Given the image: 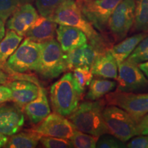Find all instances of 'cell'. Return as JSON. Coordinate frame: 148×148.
Here are the masks:
<instances>
[{"label":"cell","mask_w":148,"mask_h":148,"mask_svg":"<svg viewBox=\"0 0 148 148\" xmlns=\"http://www.w3.org/2000/svg\"><path fill=\"white\" fill-rule=\"evenodd\" d=\"M104 104L103 101H86L78 104L69 119L77 130L100 136L109 134L103 117Z\"/></svg>","instance_id":"obj_1"},{"label":"cell","mask_w":148,"mask_h":148,"mask_svg":"<svg viewBox=\"0 0 148 148\" xmlns=\"http://www.w3.org/2000/svg\"><path fill=\"white\" fill-rule=\"evenodd\" d=\"M49 19L59 25H69L80 29L90 41L103 38L85 17L76 0H64Z\"/></svg>","instance_id":"obj_2"},{"label":"cell","mask_w":148,"mask_h":148,"mask_svg":"<svg viewBox=\"0 0 148 148\" xmlns=\"http://www.w3.org/2000/svg\"><path fill=\"white\" fill-rule=\"evenodd\" d=\"M80 97L74 86L71 72L64 74L50 88L51 107L54 112L60 115H70L78 106Z\"/></svg>","instance_id":"obj_3"},{"label":"cell","mask_w":148,"mask_h":148,"mask_svg":"<svg viewBox=\"0 0 148 148\" xmlns=\"http://www.w3.org/2000/svg\"><path fill=\"white\" fill-rule=\"evenodd\" d=\"M103 117L109 134L125 142L139 135L138 123L124 110L110 105L103 110Z\"/></svg>","instance_id":"obj_4"},{"label":"cell","mask_w":148,"mask_h":148,"mask_svg":"<svg viewBox=\"0 0 148 148\" xmlns=\"http://www.w3.org/2000/svg\"><path fill=\"white\" fill-rule=\"evenodd\" d=\"M67 70L65 53L58 40H49L41 43L40 63L37 73L42 78L51 79L58 77Z\"/></svg>","instance_id":"obj_5"},{"label":"cell","mask_w":148,"mask_h":148,"mask_svg":"<svg viewBox=\"0 0 148 148\" xmlns=\"http://www.w3.org/2000/svg\"><path fill=\"white\" fill-rule=\"evenodd\" d=\"M41 43L25 38L6 61L7 66L12 71L23 73L37 71L40 63Z\"/></svg>","instance_id":"obj_6"},{"label":"cell","mask_w":148,"mask_h":148,"mask_svg":"<svg viewBox=\"0 0 148 148\" xmlns=\"http://www.w3.org/2000/svg\"><path fill=\"white\" fill-rule=\"evenodd\" d=\"M106 99L110 105H114L124 110L137 123L148 113V92L116 90L107 94Z\"/></svg>","instance_id":"obj_7"},{"label":"cell","mask_w":148,"mask_h":148,"mask_svg":"<svg viewBox=\"0 0 148 148\" xmlns=\"http://www.w3.org/2000/svg\"><path fill=\"white\" fill-rule=\"evenodd\" d=\"M116 91L140 92L148 90V79L138 64L125 59L118 64Z\"/></svg>","instance_id":"obj_8"},{"label":"cell","mask_w":148,"mask_h":148,"mask_svg":"<svg viewBox=\"0 0 148 148\" xmlns=\"http://www.w3.org/2000/svg\"><path fill=\"white\" fill-rule=\"evenodd\" d=\"M121 0H76L79 8L93 27L103 32L108 28V21L116 5Z\"/></svg>","instance_id":"obj_9"},{"label":"cell","mask_w":148,"mask_h":148,"mask_svg":"<svg viewBox=\"0 0 148 148\" xmlns=\"http://www.w3.org/2000/svg\"><path fill=\"white\" fill-rule=\"evenodd\" d=\"M135 0H121L111 14L108 28L116 41L125 38L134 20Z\"/></svg>","instance_id":"obj_10"},{"label":"cell","mask_w":148,"mask_h":148,"mask_svg":"<svg viewBox=\"0 0 148 148\" xmlns=\"http://www.w3.org/2000/svg\"><path fill=\"white\" fill-rule=\"evenodd\" d=\"M106 50L108 49L105 47L104 41H90L89 44L86 42L65 52L66 68L69 70L81 66L90 68L98 56Z\"/></svg>","instance_id":"obj_11"},{"label":"cell","mask_w":148,"mask_h":148,"mask_svg":"<svg viewBox=\"0 0 148 148\" xmlns=\"http://www.w3.org/2000/svg\"><path fill=\"white\" fill-rule=\"evenodd\" d=\"M33 130L41 136L71 139L76 129L69 119L54 112L49 114Z\"/></svg>","instance_id":"obj_12"},{"label":"cell","mask_w":148,"mask_h":148,"mask_svg":"<svg viewBox=\"0 0 148 148\" xmlns=\"http://www.w3.org/2000/svg\"><path fill=\"white\" fill-rule=\"evenodd\" d=\"M38 16L36 8L31 3H25L20 5L9 17L6 26L8 29L24 36Z\"/></svg>","instance_id":"obj_13"},{"label":"cell","mask_w":148,"mask_h":148,"mask_svg":"<svg viewBox=\"0 0 148 148\" xmlns=\"http://www.w3.org/2000/svg\"><path fill=\"white\" fill-rule=\"evenodd\" d=\"M25 117L20 107L16 104H0V132L12 136L21 130Z\"/></svg>","instance_id":"obj_14"},{"label":"cell","mask_w":148,"mask_h":148,"mask_svg":"<svg viewBox=\"0 0 148 148\" xmlns=\"http://www.w3.org/2000/svg\"><path fill=\"white\" fill-rule=\"evenodd\" d=\"M6 86L11 91V100L19 107H23L36 98L40 87L36 83L26 79L14 80Z\"/></svg>","instance_id":"obj_15"},{"label":"cell","mask_w":148,"mask_h":148,"mask_svg":"<svg viewBox=\"0 0 148 148\" xmlns=\"http://www.w3.org/2000/svg\"><path fill=\"white\" fill-rule=\"evenodd\" d=\"M23 110L30 122L33 124L40 123L51 113L47 92L45 88L39 87L36 98L23 106Z\"/></svg>","instance_id":"obj_16"},{"label":"cell","mask_w":148,"mask_h":148,"mask_svg":"<svg viewBox=\"0 0 148 148\" xmlns=\"http://www.w3.org/2000/svg\"><path fill=\"white\" fill-rule=\"evenodd\" d=\"M57 40L64 52L86 43L87 36L80 29L69 25H60L56 29Z\"/></svg>","instance_id":"obj_17"},{"label":"cell","mask_w":148,"mask_h":148,"mask_svg":"<svg viewBox=\"0 0 148 148\" xmlns=\"http://www.w3.org/2000/svg\"><path fill=\"white\" fill-rule=\"evenodd\" d=\"M57 26L58 24L49 18L38 16L25 36L32 41L43 43L54 38Z\"/></svg>","instance_id":"obj_18"},{"label":"cell","mask_w":148,"mask_h":148,"mask_svg":"<svg viewBox=\"0 0 148 148\" xmlns=\"http://www.w3.org/2000/svg\"><path fill=\"white\" fill-rule=\"evenodd\" d=\"M92 75L106 79H116L118 75V64L110 49L101 53L90 66Z\"/></svg>","instance_id":"obj_19"},{"label":"cell","mask_w":148,"mask_h":148,"mask_svg":"<svg viewBox=\"0 0 148 148\" xmlns=\"http://www.w3.org/2000/svg\"><path fill=\"white\" fill-rule=\"evenodd\" d=\"M146 35L147 34L145 32H139L134 34L125 39L123 38L121 42L111 48L110 51L115 58L118 64L128 58L138 44L145 38Z\"/></svg>","instance_id":"obj_20"},{"label":"cell","mask_w":148,"mask_h":148,"mask_svg":"<svg viewBox=\"0 0 148 148\" xmlns=\"http://www.w3.org/2000/svg\"><path fill=\"white\" fill-rule=\"evenodd\" d=\"M41 135L33 130L16 133L8 138L4 147L8 148L36 147L40 141Z\"/></svg>","instance_id":"obj_21"},{"label":"cell","mask_w":148,"mask_h":148,"mask_svg":"<svg viewBox=\"0 0 148 148\" xmlns=\"http://www.w3.org/2000/svg\"><path fill=\"white\" fill-rule=\"evenodd\" d=\"M23 36L8 29L0 41V63H5L20 45Z\"/></svg>","instance_id":"obj_22"},{"label":"cell","mask_w":148,"mask_h":148,"mask_svg":"<svg viewBox=\"0 0 148 148\" xmlns=\"http://www.w3.org/2000/svg\"><path fill=\"white\" fill-rule=\"evenodd\" d=\"M86 99L95 101L112 92L116 86L115 81L105 79H92Z\"/></svg>","instance_id":"obj_23"},{"label":"cell","mask_w":148,"mask_h":148,"mask_svg":"<svg viewBox=\"0 0 148 148\" xmlns=\"http://www.w3.org/2000/svg\"><path fill=\"white\" fill-rule=\"evenodd\" d=\"M136 32H148V0H135L133 26Z\"/></svg>","instance_id":"obj_24"},{"label":"cell","mask_w":148,"mask_h":148,"mask_svg":"<svg viewBox=\"0 0 148 148\" xmlns=\"http://www.w3.org/2000/svg\"><path fill=\"white\" fill-rule=\"evenodd\" d=\"M92 73L90 67L81 66L73 69L72 73L74 86L79 95L84 93L86 88L89 86L92 79Z\"/></svg>","instance_id":"obj_25"},{"label":"cell","mask_w":148,"mask_h":148,"mask_svg":"<svg viewBox=\"0 0 148 148\" xmlns=\"http://www.w3.org/2000/svg\"><path fill=\"white\" fill-rule=\"evenodd\" d=\"M99 137L93 135L75 130L71 141L73 147L75 148H94L96 147L97 140Z\"/></svg>","instance_id":"obj_26"},{"label":"cell","mask_w":148,"mask_h":148,"mask_svg":"<svg viewBox=\"0 0 148 148\" xmlns=\"http://www.w3.org/2000/svg\"><path fill=\"white\" fill-rule=\"evenodd\" d=\"M64 0H35L40 16L49 18Z\"/></svg>","instance_id":"obj_27"},{"label":"cell","mask_w":148,"mask_h":148,"mask_svg":"<svg viewBox=\"0 0 148 148\" xmlns=\"http://www.w3.org/2000/svg\"><path fill=\"white\" fill-rule=\"evenodd\" d=\"M130 60L139 64L148 61V35L140 41L127 58Z\"/></svg>","instance_id":"obj_28"},{"label":"cell","mask_w":148,"mask_h":148,"mask_svg":"<svg viewBox=\"0 0 148 148\" xmlns=\"http://www.w3.org/2000/svg\"><path fill=\"white\" fill-rule=\"evenodd\" d=\"M40 143L46 148H71L73 147L70 139L53 136H42L40 139Z\"/></svg>","instance_id":"obj_29"},{"label":"cell","mask_w":148,"mask_h":148,"mask_svg":"<svg viewBox=\"0 0 148 148\" xmlns=\"http://www.w3.org/2000/svg\"><path fill=\"white\" fill-rule=\"evenodd\" d=\"M96 147L98 148H125L126 145L113 135L105 134L99 136Z\"/></svg>","instance_id":"obj_30"},{"label":"cell","mask_w":148,"mask_h":148,"mask_svg":"<svg viewBox=\"0 0 148 148\" xmlns=\"http://www.w3.org/2000/svg\"><path fill=\"white\" fill-rule=\"evenodd\" d=\"M20 5L16 0H0V19L7 21Z\"/></svg>","instance_id":"obj_31"},{"label":"cell","mask_w":148,"mask_h":148,"mask_svg":"<svg viewBox=\"0 0 148 148\" xmlns=\"http://www.w3.org/2000/svg\"><path fill=\"white\" fill-rule=\"evenodd\" d=\"M130 140L126 147L148 148V135H138L136 137H133Z\"/></svg>","instance_id":"obj_32"},{"label":"cell","mask_w":148,"mask_h":148,"mask_svg":"<svg viewBox=\"0 0 148 148\" xmlns=\"http://www.w3.org/2000/svg\"><path fill=\"white\" fill-rule=\"evenodd\" d=\"M137 126L139 135H148V113L138 122Z\"/></svg>","instance_id":"obj_33"},{"label":"cell","mask_w":148,"mask_h":148,"mask_svg":"<svg viewBox=\"0 0 148 148\" xmlns=\"http://www.w3.org/2000/svg\"><path fill=\"white\" fill-rule=\"evenodd\" d=\"M11 101V91L7 86L0 85V101L4 103L5 101Z\"/></svg>","instance_id":"obj_34"},{"label":"cell","mask_w":148,"mask_h":148,"mask_svg":"<svg viewBox=\"0 0 148 148\" xmlns=\"http://www.w3.org/2000/svg\"><path fill=\"white\" fill-rule=\"evenodd\" d=\"M8 81L6 73L3 71L2 68L0 66V84H5Z\"/></svg>","instance_id":"obj_35"},{"label":"cell","mask_w":148,"mask_h":148,"mask_svg":"<svg viewBox=\"0 0 148 148\" xmlns=\"http://www.w3.org/2000/svg\"><path fill=\"white\" fill-rule=\"evenodd\" d=\"M138 66L141 71L143 72V73L145 74V75L148 78V61L145 62H143V63H140L138 64Z\"/></svg>","instance_id":"obj_36"},{"label":"cell","mask_w":148,"mask_h":148,"mask_svg":"<svg viewBox=\"0 0 148 148\" xmlns=\"http://www.w3.org/2000/svg\"><path fill=\"white\" fill-rule=\"evenodd\" d=\"M5 34V22L0 19V41L2 40L3 36Z\"/></svg>","instance_id":"obj_37"},{"label":"cell","mask_w":148,"mask_h":148,"mask_svg":"<svg viewBox=\"0 0 148 148\" xmlns=\"http://www.w3.org/2000/svg\"><path fill=\"white\" fill-rule=\"evenodd\" d=\"M8 138L7 137V136L0 132V147H4L5 144L8 142Z\"/></svg>","instance_id":"obj_38"},{"label":"cell","mask_w":148,"mask_h":148,"mask_svg":"<svg viewBox=\"0 0 148 148\" xmlns=\"http://www.w3.org/2000/svg\"><path fill=\"white\" fill-rule=\"evenodd\" d=\"M16 1H18L21 5H23L25 4V3H30L32 1H33V0H16Z\"/></svg>","instance_id":"obj_39"},{"label":"cell","mask_w":148,"mask_h":148,"mask_svg":"<svg viewBox=\"0 0 148 148\" xmlns=\"http://www.w3.org/2000/svg\"><path fill=\"white\" fill-rule=\"evenodd\" d=\"M80 1H91V0H80Z\"/></svg>","instance_id":"obj_40"},{"label":"cell","mask_w":148,"mask_h":148,"mask_svg":"<svg viewBox=\"0 0 148 148\" xmlns=\"http://www.w3.org/2000/svg\"><path fill=\"white\" fill-rule=\"evenodd\" d=\"M3 102H1V101H0V104H1V103H2Z\"/></svg>","instance_id":"obj_41"}]
</instances>
